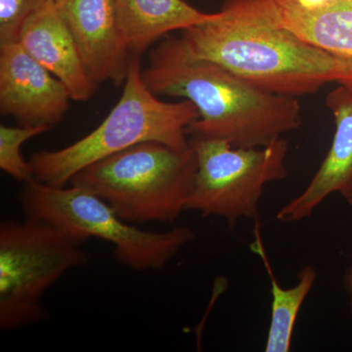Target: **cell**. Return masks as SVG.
Wrapping results in <instances>:
<instances>
[{
    "label": "cell",
    "instance_id": "5",
    "mask_svg": "<svg viewBox=\"0 0 352 352\" xmlns=\"http://www.w3.org/2000/svg\"><path fill=\"white\" fill-rule=\"evenodd\" d=\"M20 201L25 217L50 222L82 244L91 238L110 243L117 261L134 271L163 270L196 238L188 226L166 232L138 228L100 197L78 185L54 187L32 179L25 183Z\"/></svg>",
    "mask_w": 352,
    "mask_h": 352
},
{
    "label": "cell",
    "instance_id": "2",
    "mask_svg": "<svg viewBox=\"0 0 352 352\" xmlns=\"http://www.w3.org/2000/svg\"><path fill=\"white\" fill-rule=\"evenodd\" d=\"M142 78L155 95L182 97L196 106L199 119L187 129L192 138L265 147L302 124L295 97L263 91L219 64L192 56L182 38L157 44Z\"/></svg>",
    "mask_w": 352,
    "mask_h": 352
},
{
    "label": "cell",
    "instance_id": "11",
    "mask_svg": "<svg viewBox=\"0 0 352 352\" xmlns=\"http://www.w3.org/2000/svg\"><path fill=\"white\" fill-rule=\"evenodd\" d=\"M19 43L32 58L64 83L72 100L91 98L97 85L88 76L75 39L54 0H47L28 18Z\"/></svg>",
    "mask_w": 352,
    "mask_h": 352
},
{
    "label": "cell",
    "instance_id": "7",
    "mask_svg": "<svg viewBox=\"0 0 352 352\" xmlns=\"http://www.w3.org/2000/svg\"><path fill=\"white\" fill-rule=\"evenodd\" d=\"M197 173L186 210L226 220L231 229L242 219H256L264 186L286 179L289 143L235 148L220 139L192 138Z\"/></svg>",
    "mask_w": 352,
    "mask_h": 352
},
{
    "label": "cell",
    "instance_id": "10",
    "mask_svg": "<svg viewBox=\"0 0 352 352\" xmlns=\"http://www.w3.org/2000/svg\"><path fill=\"white\" fill-rule=\"evenodd\" d=\"M326 107L335 120L332 146L305 189L277 212L283 223L308 219L333 194L352 206V83H340L329 92Z\"/></svg>",
    "mask_w": 352,
    "mask_h": 352
},
{
    "label": "cell",
    "instance_id": "16",
    "mask_svg": "<svg viewBox=\"0 0 352 352\" xmlns=\"http://www.w3.org/2000/svg\"><path fill=\"white\" fill-rule=\"evenodd\" d=\"M47 0H0V45L19 43L25 21Z\"/></svg>",
    "mask_w": 352,
    "mask_h": 352
},
{
    "label": "cell",
    "instance_id": "17",
    "mask_svg": "<svg viewBox=\"0 0 352 352\" xmlns=\"http://www.w3.org/2000/svg\"><path fill=\"white\" fill-rule=\"evenodd\" d=\"M298 6L307 10H314V9L322 8V7L338 1V0H296Z\"/></svg>",
    "mask_w": 352,
    "mask_h": 352
},
{
    "label": "cell",
    "instance_id": "4",
    "mask_svg": "<svg viewBox=\"0 0 352 352\" xmlns=\"http://www.w3.org/2000/svg\"><path fill=\"white\" fill-rule=\"evenodd\" d=\"M196 173L191 143L176 150L149 141L85 166L69 184L100 197L129 223H168L186 210Z\"/></svg>",
    "mask_w": 352,
    "mask_h": 352
},
{
    "label": "cell",
    "instance_id": "8",
    "mask_svg": "<svg viewBox=\"0 0 352 352\" xmlns=\"http://www.w3.org/2000/svg\"><path fill=\"white\" fill-rule=\"evenodd\" d=\"M61 80L32 58L20 43L0 45V111L23 126L51 129L71 100Z\"/></svg>",
    "mask_w": 352,
    "mask_h": 352
},
{
    "label": "cell",
    "instance_id": "15",
    "mask_svg": "<svg viewBox=\"0 0 352 352\" xmlns=\"http://www.w3.org/2000/svg\"><path fill=\"white\" fill-rule=\"evenodd\" d=\"M50 131L44 126H0V168L18 182L34 179L31 163L23 157L22 146L30 139Z\"/></svg>",
    "mask_w": 352,
    "mask_h": 352
},
{
    "label": "cell",
    "instance_id": "9",
    "mask_svg": "<svg viewBox=\"0 0 352 352\" xmlns=\"http://www.w3.org/2000/svg\"><path fill=\"white\" fill-rule=\"evenodd\" d=\"M95 85L126 82L129 46L116 0H54Z\"/></svg>",
    "mask_w": 352,
    "mask_h": 352
},
{
    "label": "cell",
    "instance_id": "1",
    "mask_svg": "<svg viewBox=\"0 0 352 352\" xmlns=\"http://www.w3.org/2000/svg\"><path fill=\"white\" fill-rule=\"evenodd\" d=\"M182 32L192 56L219 64L270 94L296 98L327 83H352V60L282 27L276 0H226L212 19Z\"/></svg>",
    "mask_w": 352,
    "mask_h": 352
},
{
    "label": "cell",
    "instance_id": "18",
    "mask_svg": "<svg viewBox=\"0 0 352 352\" xmlns=\"http://www.w3.org/2000/svg\"><path fill=\"white\" fill-rule=\"evenodd\" d=\"M344 286L346 289L347 296H349V307L352 314V267H349L346 271L344 276Z\"/></svg>",
    "mask_w": 352,
    "mask_h": 352
},
{
    "label": "cell",
    "instance_id": "3",
    "mask_svg": "<svg viewBox=\"0 0 352 352\" xmlns=\"http://www.w3.org/2000/svg\"><path fill=\"white\" fill-rule=\"evenodd\" d=\"M198 119L192 102L170 103L157 98L143 82L139 57L131 58L122 96L108 117L73 144L34 153L30 160L34 179L50 186H66L85 166L149 141L187 149V129Z\"/></svg>",
    "mask_w": 352,
    "mask_h": 352
},
{
    "label": "cell",
    "instance_id": "13",
    "mask_svg": "<svg viewBox=\"0 0 352 352\" xmlns=\"http://www.w3.org/2000/svg\"><path fill=\"white\" fill-rule=\"evenodd\" d=\"M278 21L305 43L352 60V0L307 10L296 0H276Z\"/></svg>",
    "mask_w": 352,
    "mask_h": 352
},
{
    "label": "cell",
    "instance_id": "14",
    "mask_svg": "<svg viewBox=\"0 0 352 352\" xmlns=\"http://www.w3.org/2000/svg\"><path fill=\"white\" fill-rule=\"evenodd\" d=\"M271 282V318L266 339V352H289L293 342L296 319L305 298L317 280V270L312 264L298 271V283L291 288L280 286L266 263Z\"/></svg>",
    "mask_w": 352,
    "mask_h": 352
},
{
    "label": "cell",
    "instance_id": "12",
    "mask_svg": "<svg viewBox=\"0 0 352 352\" xmlns=\"http://www.w3.org/2000/svg\"><path fill=\"white\" fill-rule=\"evenodd\" d=\"M129 53L138 57L157 38L212 19L185 0H116Z\"/></svg>",
    "mask_w": 352,
    "mask_h": 352
},
{
    "label": "cell",
    "instance_id": "6",
    "mask_svg": "<svg viewBox=\"0 0 352 352\" xmlns=\"http://www.w3.org/2000/svg\"><path fill=\"white\" fill-rule=\"evenodd\" d=\"M82 243L44 220L25 217L0 223V329L47 320L45 292L67 271L87 263Z\"/></svg>",
    "mask_w": 352,
    "mask_h": 352
}]
</instances>
